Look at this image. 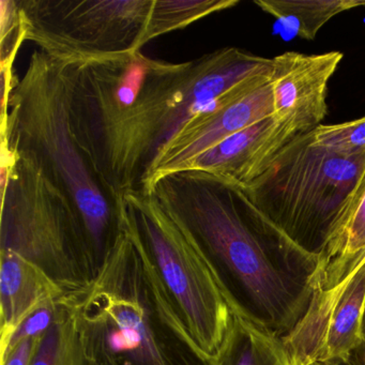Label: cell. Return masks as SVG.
<instances>
[{"label": "cell", "instance_id": "obj_1", "mask_svg": "<svg viewBox=\"0 0 365 365\" xmlns=\"http://www.w3.org/2000/svg\"><path fill=\"white\" fill-rule=\"evenodd\" d=\"M151 194L191 232L232 312L281 339L296 328L324 260L290 240L241 187L212 175L175 173Z\"/></svg>", "mask_w": 365, "mask_h": 365}, {"label": "cell", "instance_id": "obj_2", "mask_svg": "<svg viewBox=\"0 0 365 365\" xmlns=\"http://www.w3.org/2000/svg\"><path fill=\"white\" fill-rule=\"evenodd\" d=\"M91 283L66 292L83 365H215L196 344L145 245L131 205Z\"/></svg>", "mask_w": 365, "mask_h": 365}, {"label": "cell", "instance_id": "obj_3", "mask_svg": "<svg viewBox=\"0 0 365 365\" xmlns=\"http://www.w3.org/2000/svg\"><path fill=\"white\" fill-rule=\"evenodd\" d=\"M71 86L72 65L34 52L10 96L0 140L33 159L73 200L97 275L118 237L119 213L78 147L72 129Z\"/></svg>", "mask_w": 365, "mask_h": 365}, {"label": "cell", "instance_id": "obj_4", "mask_svg": "<svg viewBox=\"0 0 365 365\" xmlns=\"http://www.w3.org/2000/svg\"><path fill=\"white\" fill-rule=\"evenodd\" d=\"M254 206L299 247L328 264L365 190V153L336 155L292 140L268 170L241 187Z\"/></svg>", "mask_w": 365, "mask_h": 365}, {"label": "cell", "instance_id": "obj_5", "mask_svg": "<svg viewBox=\"0 0 365 365\" xmlns=\"http://www.w3.org/2000/svg\"><path fill=\"white\" fill-rule=\"evenodd\" d=\"M16 155L1 198L0 250L31 260L66 292L84 287L96 271L80 211L41 166Z\"/></svg>", "mask_w": 365, "mask_h": 365}, {"label": "cell", "instance_id": "obj_6", "mask_svg": "<svg viewBox=\"0 0 365 365\" xmlns=\"http://www.w3.org/2000/svg\"><path fill=\"white\" fill-rule=\"evenodd\" d=\"M123 200L133 208L149 255L192 337L215 358L232 309L200 245L153 194L129 192Z\"/></svg>", "mask_w": 365, "mask_h": 365}, {"label": "cell", "instance_id": "obj_7", "mask_svg": "<svg viewBox=\"0 0 365 365\" xmlns=\"http://www.w3.org/2000/svg\"><path fill=\"white\" fill-rule=\"evenodd\" d=\"M153 0H19L26 41L69 65L140 51Z\"/></svg>", "mask_w": 365, "mask_h": 365}, {"label": "cell", "instance_id": "obj_8", "mask_svg": "<svg viewBox=\"0 0 365 365\" xmlns=\"http://www.w3.org/2000/svg\"><path fill=\"white\" fill-rule=\"evenodd\" d=\"M341 59V52H286L272 58L273 116L299 136L319 127L328 113V84Z\"/></svg>", "mask_w": 365, "mask_h": 365}, {"label": "cell", "instance_id": "obj_9", "mask_svg": "<svg viewBox=\"0 0 365 365\" xmlns=\"http://www.w3.org/2000/svg\"><path fill=\"white\" fill-rule=\"evenodd\" d=\"M298 136L277 117H268L200 153L180 172L198 170L247 187L264 174L277 155Z\"/></svg>", "mask_w": 365, "mask_h": 365}, {"label": "cell", "instance_id": "obj_10", "mask_svg": "<svg viewBox=\"0 0 365 365\" xmlns=\"http://www.w3.org/2000/svg\"><path fill=\"white\" fill-rule=\"evenodd\" d=\"M66 292L31 260L10 250H0V352L26 318L56 302Z\"/></svg>", "mask_w": 365, "mask_h": 365}, {"label": "cell", "instance_id": "obj_11", "mask_svg": "<svg viewBox=\"0 0 365 365\" xmlns=\"http://www.w3.org/2000/svg\"><path fill=\"white\" fill-rule=\"evenodd\" d=\"M333 287L334 297L319 363L348 360L362 346L365 258L360 266Z\"/></svg>", "mask_w": 365, "mask_h": 365}, {"label": "cell", "instance_id": "obj_12", "mask_svg": "<svg viewBox=\"0 0 365 365\" xmlns=\"http://www.w3.org/2000/svg\"><path fill=\"white\" fill-rule=\"evenodd\" d=\"M215 365H290L281 337L232 312Z\"/></svg>", "mask_w": 365, "mask_h": 365}, {"label": "cell", "instance_id": "obj_13", "mask_svg": "<svg viewBox=\"0 0 365 365\" xmlns=\"http://www.w3.org/2000/svg\"><path fill=\"white\" fill-rule=\"evenodd\" d=\"M262 11L289 26L303 39H315L326 23L341 12L365 7V0H255Z\"/></svg>", "mask_w": 365, "mask_h": 365}, {"label": "cell", "instance_id": "obj_14", "mask_svg": "<svg viewBox=\"0 0 365 365\" xmlns=\"http://www.w3.org/2000/svg\"><path fill=\"white\" fill-rule=\"evenodd\" d=\"M238 0H153L142 46L151 40L238 5Z\"/></svg>", "mask_w": 365, "mask_h": 365}, {"label": "cell", "instance_id": "obj_15", "mask_svg": "<svg viewBox=\"0 0 365 365\" xmlns=\"http://www.w3.org/2000/svg\"><path fill=\"white\" fill-rule=\"evenodd\" d=\"M31 365H83L76 322L63 298L56 320L42 336Z\"/></svg>", "mask_w": 365, "mask_h": 365}, {"label": "cell", "instance_id": "obj_16", "mask_svg": "<svg viewBox=\"0 0 365 365\" xmlns=\"http://www.w3.org/2000/svg\"><path fill=\"white\" fill-rule=\"evenodd\" d=\"M365 258V190L356 202L339 241L336 255L322 269L324 283L334 284Z\"/></svg>", "mask_w": 365, "mask_h": 365}, {"label": "cell", "instance_id": "obj_17", "mask_svg": "<svg viewBox=\"0 0 365 365\" xmlns=\"http://www.w3.org/2000/svg\"><path fill=\"white\" fill-rule=\"evenodd\" d=\"M317 146L336 155H359L365 153V116L339 125H320L312 131Z\"/></svg>", "mask_w": 365, "mask_h": 365}, {"label": "cell", "instance_id": "obj_18", "mask_svg": "<svg viewBox=\"0 0 365 365\" xmlns=\"http://www.w3.org/2000/svg\"><path fill=\"white\" fill-rule=\"evenodd\" d=\"M26 41L24 22L18 0L0 1V61L18 55Z\"/></svg>", "mask_w": 365, "mask_h": 365}, {"label": "cell", "instance_id": "obj_19", "mask_svg": "<svg viewBox=\"0 0 365 365\" xmlns=\"http://www.w3.org/2000/svg\"><path fill=\"white\" fill-rule=\"evenodd\" d=\"M59 300L38 309L33 315L29 316L23 322V324L16 329V332L10 339L7 348L3 352H0V361L4 360L8 354L24 339L41 337L48 332V329L54 324L55 320H56L59 309Z\"/></svg>", "mask_w": 365, "mask_h": 365}, {"label": "cell", "instance_id": "obj_20", "mask_svg": "<svg viewBox=\"0 0 365 365\" xmlns=\"http://www.w3.org/2000/svg\"><path fill=\"white\" fill-rule=\"evenodd\" d=\"M16 56L18 55L0 61V129L7 123L10 96L19 80L14 70Z\"/></svg>", "mask_w": 365, "mask_h": 365}, {"label": "cell", "instance_id": "obj_21", "mask_svg": "<svg viewBox=\"0 0 365 365\" xmlns=\"http://www.w3.org/2000/svg\"><path fill=\"white\" fill-rule=\"evenodd\" d=\"M41 339L42 336L21 341L4 360L0 361V365H31Z\"/></svg>", "mask_w": 365, "mask_h": 365}, {"label": "cell", "instance_id": "obj_22", "mask_svg": "<svg viewBox=\"0 0 365 365\" xmlns=\"http://www.w3.org/2000/svg\"><path fill=\"white\" fill-rule=\"evenodd\" d=\"M324 365H365V356L354 352L348 360L346 361H331V362L322 363Z\"/></svg>", "mask_w": 365, "mask_h": 365}, {"label": "cell", "instance_id": "obj_23", "mask_svg": "<svg viewBox=\"0 0 365 365\" xmlns=\"http://www.w3.org/2000/svg\"><path fill=\"white\" fill-rule=\"evenodd\" d=\"M359 352L364 354L365 356V305L364 312H363V319H362V346L358 349Z\"/></svg>", "mask_w": 365, "mask_h": 365}, {"label": "cell", "instance_id": "obj_24", "mask_svg": "<svg viewBox=\"0 0 365 365\" xmlns=\"http://www.w3.org/2000/svg\"><path fill=\"white\" fill-rule=\"evenodd\" d=\"M312 365H324V364H322V363L316 362V363H314V364H312Z\"/></svg>", "mask_w": 365, "mask_h": 365}]
</instances>
